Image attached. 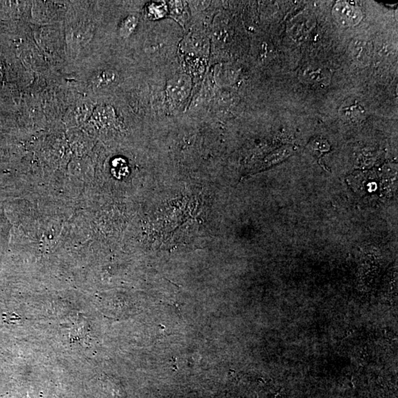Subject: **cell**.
I'll list each match as a JSON object with an SVG mask.
<instances>
[{"mask_svg":"<svg viewBox=\"0 0 398 398\" xmlns=\"http://www.w3.org/2000/svg\"><path fill=\"white\" fill-rule=\"evenodd\" d=\"M333 16L337 22L344 27H353L358 25L363 18L360 8L354 4L339 2L334 5Z\"/></svg>","mask_w":398,"mask_h":398,"instance_id":"cell-1","label":"cell"},{"mask_svg":"<svg viewBox=\"0 0 398 398\" xmlns=\"http://www.w3.org/2000/svg\"><path fill=\"white\" fill-rule=\"evenodd\" d=\"M315 25V19L312 16L302 14L295 17L288 24L287 32L296 42H304Z\"/></svg>","mask_w":398,"mask_h":398,"instance_id":"cell-2","label":"cell"},{"mask_svg":"<svg viewBox=\"0 0 398 398\" xmlns=\"http://www.w3.org/2000/svg\"><path fill=\"white\" fill-rule=\"evenodd\" d=\"M349 52L354 62L361 66H366L372 61V44L366 39H353L350 44Z\"/></svg>","mask_w":398,"mask_h":398,"instance_id":"cell-3","label":"cell"},{"mask_svg":"<svg viewBox=\"0 0 398 398\" xmlns=\"http://www.w3.org/2000/svg\"><path fill=\"white\" fill-rule=\"evenodd\" d=\"M302 77L308 83L319 86H328L331 80L330 72L323 68H307L302 72Z\"/></svg>","mask_w":398,"mask_h":398,"instance_id":"cell-4","label":"cell"},{"mask_svg":"<svg viewBox=\"0 0 398 398\" xmlns=\"http://www.w3.org/2000/svg\"><path fill=\"white\" fill-rule=\"evenodd\" d=\"M116 77H117V74L113 70L107 69V70L102 71L93 80V84L97 89H102V88L106 87L111 84L116 80Z\"/></svg>","mask_w":398,"mask_h":398,"instance_id":"cell-5","label":"cell"},{"mask_svg":"<svg viewBox=\"0 0 398 398\" xmlns=\"http://www.w3.org/2000/svg\"><path fill=\"white\" fill-rule=\"evenodd\" d=\"M137 25V17L129 16L123 20L120 27V33L123 37H128L134 32Z\"/></svg>","mask_w":398,"mask_h":398,"instance_id":"cell-6","label":"cell"},{"mask_svg":"<svg viewBox=\"0 0 398 398\" xmlns=\"http://www.w3.org/2000/svg\"><path fill=\"white\" fill-rule=\"evenodd\" d=\"M362 108L358 105H352V106H347L342 109V116L348 117V118H353L355 117H359L361 114Z\"/></svg>","mask_w":398,"mask_h":398,"instance_id":"cell-7","label":"cell"}]
</instances>
